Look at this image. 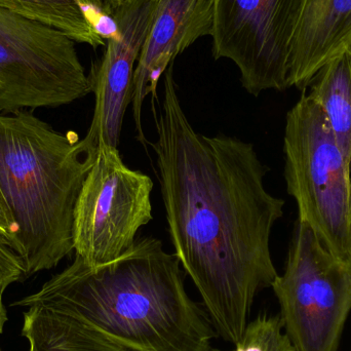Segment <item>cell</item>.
Listing matches in <instances>:
<instances>
[{"mask_svg":"<svg viewBox=\"0 0 351 351\" xmlns=\"http://www.w3.org/2000/svg\"><path fill=\"white\" fill-rule=\"evenodd\" d=\"M158 0H128L113 10L119 34L107 40L102 63L92 80L94 115L86 142L119 148L123 117L133 95L135 63L149 31Z\"/></svg>","mask_w":351,"mask_h":351,"instance_id":"9","label":"cell"},{"mask_svg":"<svg viewBox=\"0 0 351 351\" xmlns=\"http://www.w3.org/2000/svg\"><path fill=\"white\" fill-rule=\"evenodd\" d=\"M156 123L152 147L175 256L217 334L235 344L256 295L278 276L270 237L285 202L266 190L268 168L253 144L193 129L178 96L173 63Z\"/></svg>","mask_w":351,"mask_h":351,"instance_id":"1","label":"cell"},{"mask_svg":"<svg viewBox=\"0 0 351 351\" xmlns=\"http://www.w3.org/2000/svg\"><path fill=\"white\" fill-rule=\"evenodd\" d=\"M90 93L75 41L0 8V112L63 106Z\"/></svg>","mask_w":351,"mask_h":351,"instance_id":"6","label":"cell"},{"mask_svg":"<svg viewBox=\"0 0 351 351\" xmlns=\"http://www.w3.org/2000/svg\"><path fill=\"white\" fill-rule=\"evenodd\" d=\"M214 0H158L134 74L133 104L137 140L148 141L142 125L146 97L158 98V82L176 57L200 37L212 34Z\"/></svg>","mask_w":351,"mask_h":351,"instance_id":"10","label":"cell"},{"mask_svg":"<svg viewBox=\"0 0 351 351\" xmlns=\"http://www.w3.org/2000/svg\"><path fill=\"white\" fill-rule=\"evenodd\" d=\"M309 98L326 115L346 162L351 166V59L343 53L319 70Z\"/></svg>","mask_w":351,"mask_h":351,"instance_id":"14","label":"cell"},{"mask_svg":"<svg viewBox=\"0 0 351 351\" xmlns=\"http://www.w3.org/2000/svg\"><path fill=\"white\" fill-rule=\"evenodd\" d=\"M280 315H261L247 323L234 351H297L287 333Z\"/></svg>","mask_w":351,"mask_h":351,"instance_id":"15","label":"cell"},{"mask_svg":"<svg viewBox=\"0 0 351 351\" xmlns=\"http://www.w3.org/2000/svg\"><path fill=\"white\" fill-rule=\"evenodd\" d=\"M297 351H336L351 309V266L298 220L286 269L272 284Z\"/></svg>","mask_w":351,"mask_h":351,"instance_id":"5","label":"cell"},{"mask_svg":"<svg viewBox=\"0 0 351 351\" xmlns=\"http://www.w3.org/2000/svg\"><path fill=\"white\" fill-rule=\"evenodd\" d=\"M16 237H18V227L10 218L8 208L0 195V241H3L5 245L19 254Z\"/></svg>","mask_w":351,"mask_h":351,"instance_id":"17","label":"cell"},{"mask_svg":"<svg viewBox=\"0 0 351 351\" xmlns=\"http://www.w3.org/2000/svg\"><path fill=\"white\" fill-rule=\"evenodd\" d=\"M284 152L287 189L296 200L298 220L311 225L325 247L351 266V166L308 95L287 114Z\"/></svg>","mask_w":351,"mask_h":351,"instance_id":"4","label":"cell"},{"mask_svg":"<svg viewBox=\"0 0 351 351\" xmlns=\"http://www.w3.org/2000/svg\"><path fill=\"white\" fill-rule=\"evenodd\" d=\"M351 45V0H303L291 43L288 86L306 90Z\"/></svg>","mask_w":351,"mask_h":351,"instance_id":"11","label":"cell"},{"mask_svg":"<svg viewBox=\"0 0 351 351\" xmlns=\"http://www.w3.org/2000/svg\"><path fill=\"white\" fill-rule=\"evenodd\" d=\"M0 8L57 29L94 49L105 45L98 33L113 22V12L103 0H0Z\"/></svg>","mask_w":351,"mask_h":351,"instance_id":"12","label":"cell"},{"mask_svg":"<svg viewBox=\"0 0 351 351\" xmlns=\"http://www.w3.org/2000/svg\"><path fill=\"white\" fill-rule=\"evenodd\" d=\"M302 4L303 0H214L213 56L237 66L249 94L289 88L291 43Z\"/></svg>","mask_w":351,"mask_h":351,"instance_id":"8","label":"cell"},{"mask_svg":"<svg viewBox=\"0 0 351 351\" xmlns=\"http://www.w3.org/2000/svg\"><path fill=\"white\" fill-rule=\"evenodd\" d=\"M23 280H26L24 261L12 247L0 241V334L8 319L2 297L12 284Z\"/></svg>","mask_w":351,"mask_h":351,"instance_id":"16","label":"cell"},{"mask_svg":"<svg viewBox=\"0 0 351 351\" xmlns=\"http://www.w3.org/2000/svg\"><path fill=\"white\" fill-rule=\"evenodd\" d=\"M27 351H135L73 317L40 306L23 315Z\"/></svg>","mask_w":351,"mask_h":351,"instance_id":"13","label":"cell"},{"mask_svg":"<svg viewBox=\"0 0 351 351\" xmlns=\"http://www.w3.org/2000/svg\"><path fill=\"white\" fill-rule=\"evenodd\" d=\"M350 249H351V206H350Z\"/></svg>","mask_w":351,"mask_h":351,"instance_id":"19","label":"cell"},{"mask_svg":"<svg viewBox=\"0 0 351 351\" xmlns=\"http://www.w3.org/2000/svg\"><path fill=\"white\" fill-rule=\"evenodd\" d=\"M12 306H40L73 317L135 351H208L217 332L184 284L162 241L140 237L119 259L73 263Z\"/></svg>","mask_w":351,"mask_h":351,"instance_id":"2","label":"cell"},{"mask_svg":"<svg viewBox=\"0 0 351 351\" xmlns=\"http://www.w3.org/2000/svg\"><path fill=\"white\" fill-rule=\"evenodd\" d=\"M103 1H104L105 5L107 6V8L110 10L111 12H113V10H117V8H119L121 4L127 2L128 0H103Z\"/></svg>","mask_w":351,"mask_h":351,"instance_id":"18","label":"cell"},{"mask_svg":"<svg viewBox=\"0 0 351 351\" xmlns=\"http://www.w3.org/2000/svg\"><path fill=\"white\" fill-rule=\"evenodd\" d=\"M346 53H348V55H350V57L351 59V45H350V47H348V51H346Z\"/></svg>","mask_w":351,"mask_h":351,"instance_id":"20","label":"cell"},{"mask_svg":"<svg viewBox=\"0 0 351 351\" xmlns=\"http://www.w3.org/2000/svg\"><path fill=\"white\" fill-rule=\"evenodd\" d=\"M154 181L125 166L119 148L100 145L74 210L73 247L88 265L119 259L152 217Z\"/></svg>","mask_w":351,"mask_h":351,"instance_id":"7","label":"cell"},{"mask_svg":"<svg viewBox=\"0 0 351 351\" xmlns=\"http://www.w3.org/2000/svg\"><path fill=\"white\" fill-rule=\"evenodd\" d=\"M0 351H2L1 348H0Z\"/></svg>","mask_w":351,"mask_h":351,"instance_id":"22","label":"cell"},{"mask_svg":"<svg viewBox=\"0 0 351 351\" xmlns=\"http://www.w3.org/2000/svg\"><path fill=\"white\" fill-rule=\"evenodd\" d=\"M208 351H221V350H214V348H212V350H208Z\"/></svg>","mask_w":351,"mask_h":351,"instance_id":"21","label":"cell"},{"mask_svg":"<svg viewBox=\"0 0 351 351\" xmlns=\"http://www.w3.org/2000/svg\"><path fill=\"white\" fill-rule=\"evenodd\" d=\"M97 148L28 110L0 112V195L18 227L26 278L74 251L73 218Z\"/></svg>","mask_w":351,"mask_h":351,"instance_id":"3","label":"cell"}]
</instances>
